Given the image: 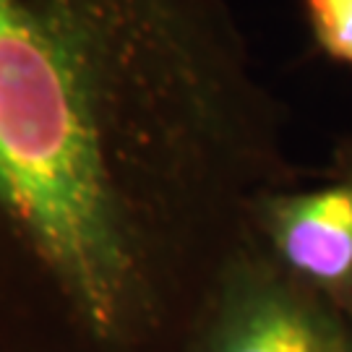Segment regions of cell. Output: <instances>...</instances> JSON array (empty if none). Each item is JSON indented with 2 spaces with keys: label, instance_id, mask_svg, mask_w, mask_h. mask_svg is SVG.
Listing matches in <instances>:
<instances>
[{
  "label": "cell",
  "instance_id": "obj_5",
  "mask_svg": "<svg viewBox=\"0 0 352 352\" xmlns=\"http://www.w3.org/2000/svg\"><path fill=\"white\" fill-rule=\"evenodd\" d=\"M329 170L334 173H344V175H352V133L344 141H340V146L331 154V162H329Z\"/></svg>",
  "mask_w": 352,
  "mask_h": 352
},
{
  "label": "cell",
  "instance_id": "obj_4",
  "mask_svg": "<svg viewBox=\"0 0 352 352\" xmlns=\"http://www.w3.org/2000/svg\"><path fill=\"white\" fill-rule=\"evenodd\" d=\"M316 50L352 68V0H300Z\"/></svg>",
  "mask_w": 352,
  "mask_h": 352
},
{
  "label": "cell",
  "instance_id": "obj_2",
  "mask_svg": "<svg viewBox=\"0 0 352 352\" xmlns=\"http://www.w3.org/2000/svg\"><path fill=\"white\" fill-rule=\"evenodd\" d=\"M180 352H352V311L289 277L245 227L196 305Z\"/></svg>",
  "mask_w": 352,
  "mask_h": 352
},
{
  "label": "cell",
  "instance_id": "obj_3",
  "mask_svg": "<svg viewBox=\"0 0 352 352\" xmlns=\"http://www.w3.org/2000/svg\"><path fill=\"white\" fill-rule=\"evenodd\" d=\"M248 232L289 277L352 311V175L327 170L318 183L264 190Z\"/></svg>",
  "mask_w": 352,
  "mask_h": 352
},
{
  "label": "cell",
  "instance_id": "obj_1",
  "mask_svg": "<svg viewBox=\"0 0 352 352\" xmlns=\"http://www.w3.org/2000/svg\"><path fill=\"white\" fill-rule=\"evenodd\" d=\"M292 180L230 0H0V352H180Z\"/></svg>",
  "mask_w": 352,
  "mask_h": 352
}]
</instances>
